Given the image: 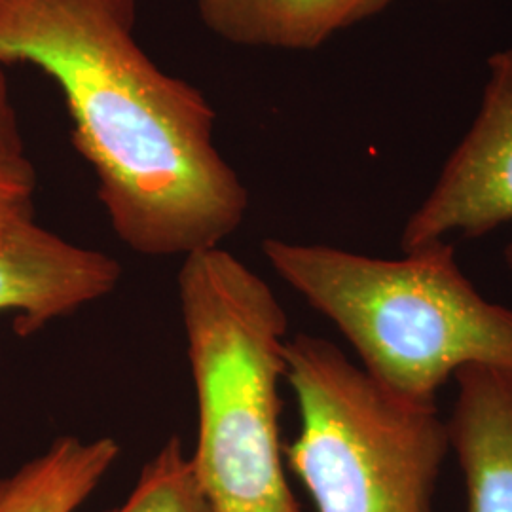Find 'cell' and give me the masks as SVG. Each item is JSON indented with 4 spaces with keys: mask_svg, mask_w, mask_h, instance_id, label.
Returning <instances> with one entry per match:
<instances>
[{
    "mask_svg": "<svg viewBox=\"0 0 512 512\" xmlns=\"http://www.w3.org/2000/svg\"><path fill=\"white\" fill-rule=\"evenodd\" d=\"M177 289L198 403L192 461L203 492L215 512H302L279 429L287 311L222 247L184 256Z\"/></svg>",
    "mask_w": 512,
    "mask_h": 512,
    "instance_id": "obj_3",
    "label": "cell"
},
{
    "mask_svg": "<svg viewBox=\"0 0 512 512\" xmlns=\"http://www.w3.org/2000/svg\"><path fill=\"white\" fill-rule=\"evenodd\" d=\"M454 378L458 399L446 425L467 512H512V372L469 365Z\"/></svg>",
    "mask_w": 512,
    "mask_h": 512,
    "instance_id": "obj_7",
    "label": "cell"
},
{
    "mask_svg": "<svg viewBox=\"0 0 512 512\" xmlns=\"http://www.w3.org/2000/svg\"><path fill=\"white\" fill-rule=\"evenodd\" d=\"M503 256H505V264L509 266L512 270V241L505 247V253H503Z\"/></svg>",
    "mask_w": 512,
    "mask_h": 512,
    "instance_id": "obj_13",
    "label": "cell"
},
{
    "mask_svg": "<svg viewBox=\"0 0 512 512\" xmlns=\"http://www.w3.org/2000/svg\"><path fill=\"white\" fill-rule=\"evenodd\" d=\"M35 188L0 179V234L19 222L35 219Z\"/></svg>",
    "mask_w": 512,
    "mask_h": 512,
    "instance_id": "obj_12",
    "label": "cell"
},
{
    "mask_svg": "<svg viewBox=\"0 0 512 512\" xmlns=\"http://www.w3.org/2000/svg\"><path fill=\"white\" fill-rule=\"evenodd\" d=\"M300 429L285 458L317 512H431L450 450L437 404L403 399L327 338L285 344Z\"/></svg>",
    "mask_w": 512,
    "mask_h": 512,
    "instance_id": "obj_4",
    "label": "cell"
},
{
    "mask_svg": "<svg viewBox=\"0 0 512 512\" xmlns=\"http://www.w3.org/2000/svg\"><path fill=\"white\" fill-rule=\"evenodd\" d=\"M122 279L116 258L19 222L0 234V311H14L25 338L109 296Z\"/></svg>",
    "mask_w": 512,
    "mask_h": 512,
    "instance_id": "obj_6",
    "label": "cell"
},
{
    "mask_svg": "<svg viewBox=\"0 0 512 512\" xmlns=\"http://www.w3.org/2000/svg\"><path fill=\"white\" fill-rule=\"evenodd\" d=\"M512 220V48L488 59L482 101L433 190L406 220L404 253L450 234L480 238Z\"/></svg>",
    "mask_w": 512,
    "mask_h": 512,
    "instance_id": "obj_5",
    "label": "cell"
},
{
    "mask_svg": "<svg viewBox=\"0 0 512 512\" xmlns=\"http://www.w3.org/2000/svg\"><path fill=\"white\" fill-rule=\"evenodd\" d=\"M135 14L137 0H0V63L57 82L120 241L184 258L230 238L249 194L213 143L211 105L141 50Z\"/></svg>",
    "mask_w": 512,
    "mask_h": 512,
    "instance_id": "obj_1",
    "label": "cell"
},
{
    "mask_svg": "<svg viewBox=\"0 0 512 512\" xmlns=\"http://www.w3.org/2000/svg\"><path fill=\"white\" fill-rule=\"evenodd\" d=\"M393 0H196L203 23L226 42L313 50L334 33L378 16Z\"/></svg>",
    "mask_w": 512,
    "mask_h": 512,
    "instance_id": "obj_8",
    "label": "cell"
},
{
    "mask_svg": "<svg viewBox=\"0 0 512 512\" xmlns=\"http://www.w3.org/2000/svg\"><path fill=\"white\" fill-rule=\"evenodd\" d=\"M0 179L37 188V173L27 158L16 110L0 63Z\"/></svg>",
    "mask_w": 512,
    "mask_h": 512,
    "instance_id": "obj_11",
    "label": "cell"
},
{
    "mask_svg": "<svg viewBox=\"0 0 512 512\" xmlns=\"http://www.w3.org/2000/svg\"><path fill=\"white\" fill-rule=\"evenodd\" d=\"M120 458L110 437H59L10 475L0 476V512H76Z\"/></svg>",
    "mask_w": 512,
    "mask_h": 512,
    "instance_id": "obj_9",
    "label": "cell"
},
{
    "mask_svg": "<svg viewBox=\"0 0 512 512\" xmlns=\"http://www.w3.org/2000/svg\"><path fill=\"white\" fill-rule=\"evenodd\" d=\"M262 253L344 334L366 374L403 399L437 404L463 366L512 372V310L476 291L446 239L399 260L274 238Z\"/></svg>",
    "mask_w": 512,
    "mask_h": 512,
    "instance_id": "obj_2",
    "label": "cell"
},
{
    "mask_svg": "<svg viewBox=\"0 0 512 512\" xmlns=\"http://www.w3.org/2000/svg\"><path fill=\"white\" fill-rule=\"evenodd\" d=\"M107 512H215L181 437H169L148 459L128 499Z\"/></svg>",
    "mask_w": 512,
    "mask_h": 512,
    "instance_id": "obj_10",
    "label": "cell"
}]
</instances>
